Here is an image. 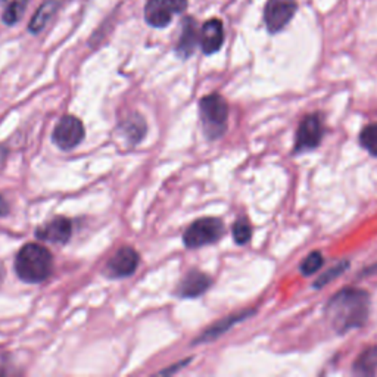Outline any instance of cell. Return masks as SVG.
I'll return each instance as SVG.
<instances>
[{
  "instance_id": "cell-19",
  "label": "cell",
  "mask_w": 377,
  "mask_h": 377,
  "mask_svg": "<svg viewBox=\"0 0 377 377\" xmlns=\"http://www.w3.org/2000/svg\"><path fill=\"white\" fill-rule=\"evenodd\" d=\"M324 264V258L320 250H313L311 254H308L304 261L299 265V270H301L302 276H313L317 272H320V268Z\"/></svg>"
},
{
  "instance_id": "cell-15",
  "label": "cell",
  "mask_w": 377,
  "mask_h": 377,
  "mask_svg": "<svg viewBox=\"0 0 377 377\" xmlns=\"http://www.w3.org/2000/svg\"><path fill=\"white\" fill-rule=\"evenodd\" d=\"M352 370L359 376H376L377 374V345L365 348L354 361Z\"/></svg>"
},
{
  "instance_id": "cell-1",
  "label": "cell",
  "mask_w": 377,
  "mask_h": 377,
  "mask_svg": "<svg viewBox=\"0 0 377 377\" xmlns=\"http://www.w3.org/2000/svg\"><path fill=\"white\" fill-rule=\"evenodd\" d=\"M324 313L336 333L343 335L360 328L370 314V295L360 287H345L327 302Z\"/></svg>"
},
{
  "instance_id": "cell-16",
  "label": "cell",
  "mask_w": 377,
  "mask_h": 377,
  "mask_svg": "<svg viewBox=\"0 0 377 377\" xmlns=\"http://www.w3.org/2000/svg\"><path fill=\"white\" fill-rule=\"evenodd\" d=\"M56 9H57V2H55V0H46V2L42 3L40 8L37 9L31 23L28 24V30H30L33 34L40 33L46 27V24L49 23L52 15L56 12Z\"/></svg>"
},
{
  "instance_id": "cell-10",
  "label": "cell",
  "mask_w": 377,
  "mask_h": 377,
  "mask_svg": "<svg viewBox=\"0 0 377 377\" xmlns=\"http://www.w3.org/2000/svg\"><path fill=\"white\" fill-rule=\"evenodd\" d=\"M73 235V224L71 220L66 217H55L53 220L47 221V223L36 230V236L44 240V242H51V244H57V245H64L70 240Z\"/></svg>"
},
{
  "instance_id": "cell-17",
  "label": "cell",
  "mask_w": 377,
  "mask_h": 377,
  "mask_svg": "<svg viewBox=\"0 0 377 377\" xmlns=\"http://www.w3.org/2000/svg\"><path fill=\"white\" fill-rule=\"evenodd\" d=\"M124 134L131 143H139L146 134V122L139 114H131L122 122Z\"/></svg>"
},
{
  "instance_id": "cell-7",
  "label": "cell",
  "mask_w": 377,
  "mask_h": 377,
  "mask_svg": "<svg viewBox=\"0 0 377 377\" xmlns=\"http://www.w3.org/2000/svg\"><path fill=\"white\" fill-rule=\"evenodd\" d=\"M187 0H148L144 6V19L155 28L167 27L172 16L186 9Z\"/></svg>"
},
{
  "instance_id": "cell-3",
  "label": "cell",
  "mask_w": 377,
  "mask_h": 377,
  "mask_svg": "<svg viewBox=\"0 0 377 377\" xmlns=\"http://www.w3.org/2000/svg\"><path fill=\"white\" fill-rule=\"evenodd\" d=\"M199 111L208 139L214 140L223 136L229 121V103L223 96L218 93L205 96L199 102Z\"/></svg>"
},
{
  "instance_id": "cell-8",
  "label": "cell",
  "mask_w": 377,
  "mask_h": 377,
  "mask_svg": "<svg viewBox=\"0 0 377 377\" xmlns=\"http://www.w3.org/2000/svg\"><path fill=\"white\" fill-rule=\"evenodd\" d=\"M86 136V130L83 122L74 117V115H65L56 124L52 139L57 148L62 151H70L83 142Z\"/></svg>"
},
{
  "instance_id": "cell-23",
  "label": "cell",
  "mask_w": 377,
  "mask_h": 377,
  "mask_svg": "<svg viewBox=\"0 0 377 377\" xmlns=\"http://www.w3.org/2000/svg\"><path fill=\"white\" fill-rule=\"evenodd\" d=\"M8 211H9V207L6 204V200L3 198H0V217L8 214Z\"/></svg>"
},
{
  "instance_id": "cell-12",
  "label": "cell",
  "mask_w": 377,
  "mask_h": 377,
  "mask_svg": "<svg viewBox=\"0 0 377 377\" xmlns=\"http://www.w3.org/2000/svg\"><path fill=\"white\" fill-rule=\"evenodd\" d=\"M224 43V27L220 19H209L202 27L200 46L205 55H212L221 49Z\"/></svg>"
},
{
  "instance_id": "cell-22",
  "label": "cell",
  "mask_w": 377,
  "mask_h": 377,
  "mask_svg": "<svg viewBox=\"0 0 377 377\" xmlns=\"http://www.w3.org/2000/svg\"><path fill=\"white\" fill-rule=\"evenodd\" d=\"M25 5L27 0H15V2L9 5L3 12V23L8 25H14L16 21H19V18L23 16L25 11Z\"/></svg>"
},
{
  "instance_id": "cell-2",
  "label": "cell",
  "mask_w": 377,
  "mask_h": 377,
  "mask_svg": "<svg viewBox=\"0 0 377 377\" xmlns=\"http://www.w3.org/2000/svg\"><path fill=\"white\" fill-rule=\"evenodd\" d=\"M16 276L25 283H42L53 273L51 250L37 244H28L19 250L15 259Z\"/></svg>"
},
{
  "instance_id": "cell-20",
  "label": "cell",
  "mask_w": 377,
  "mask_h": 377,
  "mask_svg": "<svg viewBox=\"0 0 377 377\" xmlns=\"http://www.w3.org/2000/svg\"><path fill=\"white\" fill-rule=\"evenodd\" d=\"M231 231H233V239L237 245H246L250 237H252V227H250V223L245 217L235 221Z\"/></svg>"
},
{
  "instance_id": "cell-11",
  "label": "cell",
  "mask_w": 377,
  "mask_h": 377,
  "mask_svg": "<svg viewBox=\"0 0 377 377\" xmlns=\"http://www.w3.org/2000/svg\"><path fill=\"white\" fill-rule=\"evenodd\" d=\"M212 285V280L208 274L192 270L177 286L176 294L180 298H198L204 295Z\"/></svg>"
},
{
  "instance_id": "cell-5",
  "label": "cell",
  "mask_w": 377,
  "mask_h": 377,
  "mask_svg": "<svg viewBox=\"0 0 377 377\" xmlns=\"http://www.w3.org/2000/svg\"><path fill=\"white\" fill-rule=\"evenodd\" d=\"M323 136H324V122L322 115L318 112L307 115V117H304L302 121L298 125L294 153L299 155V153L317 149L320 146Z\"/></svg>"
},
{
  "instance_id": "cell-21",
  "label": "cell",
  "mask_w": 377,
  "mask_h": 377,
  "mask_svg": "<svg viewBox=\"0 0 377 377\" xmlns=\"http://www.w3.org/2000/svg\"><path fill=\"white\" fill-rule=\"evenodd\" d=\"M350 267V263H348V261H341V263H337L336 265H333L332 268H328L326 273H323L320 277H318L315 280V283H314V287H324L326 285H328L332 282V280L337 278L341 274L345 273V270Z\"/></svg>"
},
{
  "instance_id": "cell-6",
  "label": "cell",
  "mask_w": 377,
  "mask_h": 377,
  "mask_svg": "<svg viewBox=\"0 0 377 377\" xmlns=\"http://www.w3.org/2000/svg\"><path fill=\"white\" fill-rule=\"evenodd\" d=\"M298 11L296 0H267L264 8V21L267 30L277 34L287 27Z\"/></svg>"
},
{
  "instance_id": "cell-9",
  "label": "cell",
  "mask_w": 377,
  "mask_h": 377,
  "mask_svg": "<svg viewBox=\"0 0 377 377\" xmlns=\"http://www.w3.org/2000/svg\"><path fill=\"white\" fill-rule=\"evenodd\" d=\"M139 263H140V257L138 254V250H134L130 246H124L108 261L105 273L108 274V277H112V278L129 277L136 272Z\"/></svg>"
},
{
  "instance_id": "cell-4",
  "label": "cell",
  "mask_w": 377,
  "mask_h": 377,
  "mask_svg": "<svg viewBox=\"0 0 377 377\" xmlns=\"http://www.w3.org/2000/svg\"><path fill=\"white\" fill-rule=\"evenodd\" d=\"M224 235L223 221L216 217H204L199 218L186 229L185 245L190 249H198L207 245H212L218 242Z\"/></svg>"
},
{
  "instance_id": "cell-14",
  "label": "cell",
  "mask_w": 377,
  "mask_h": 377,
  "mask_svg": "<svg viewBox=\"0 0 377 377\" xmlns=\"http://www.w3.org/2000/svg\"><path fill=\"white\" fill-rule=\"evenodd\" d=\"M255 311H244V313H239V314H233V315H229L226 318H223V320H220L218 323H216L214 326H211L209 328H207V330L202 333V336H199L196 341H193L195 343H202V342H211L217 339L218 336H221L223 333H226L229 328L231 326H235L236 323L245 320L246 317H249L250 314H254Z\"/></svg>"
},
{
  "instance_id": "cell-18",
  "label": "cell",
  "mask_w": 377,
  "mask_h": 377,
  "mask_svg": "<svg viewBox=\"0 0 377 377\" xmlns=\"http://www.w3.org/2000/svg\"><path fill=\"white\" fill-rule=\"evenodd\" d=\"M360 144L372 157H377V122L367 124L361 130Z\"/></svg>"
},
{
  "instance_id": "cell-13",
  "label": "cell",
  "mask_w": 377,
  "mask_h": 377,
  "mask_svg": "<svg viewBox=\"0 0 377 377\" xmlns=\"http://www.w3.org/2000/svg\"><path fill=\"white\" fill-rule=\"evenodd\" d=\"M198 42H200V34L198 33V25L193 18H186L185 24H183L181 37L177 44V53L181 57H189L195 52Z\"/></svg>"
},
{
  "instance_id": "cell-24",
  "label": "cell",
  "mask_w": 377,
  "mask_h": 377,
  "mask_svg": "<svg viewBox=\"0 0 377 377\" xmlns=\"http://www.w3.org/2000/svg\"><path fill=\"white\" fill-rule=\"evenodd\" d=\"M5 267H3V263H2V261H0V285H2V282H3V278H5Z\"/></svg>"
}]
</instances>
